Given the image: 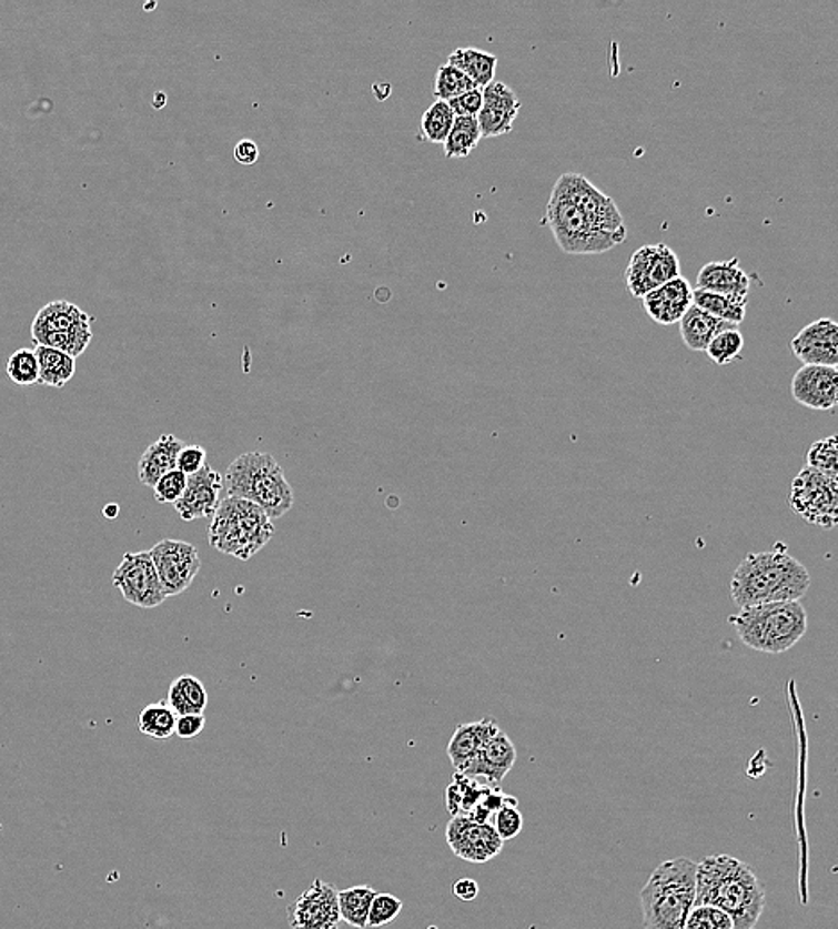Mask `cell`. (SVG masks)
Returning <instances> with one entry per match:
<instances>
[{
	"instance_id": "6da1fadb",
	"label": "cell",
	"mask_w": 838,
	"mask_h": 929,
	"mask_svg": "<svg viewBox=\"0 0 838 929\" xmlns=\"http://www.w3.org/2000/svg\"><path fill=\"white\" fill-rule=\"evenodd\" d=\"M726 911L734 929H755L765 908V888L751 867L714 855L696 867V902Z\"/></svg>"
},
{
	"instance_id": "7a4b0ae2",
	"label": "cell",
	"mask_w": 838,
	"mask_h": 929,
	"mask_svg": "<svg viewBox=\"0 0 838 929\" xmlns=\"http://www.w3.org/2000/svg\"><path fill=\"white\" fill-rule=\"evenodd\" d=\"M808 568L788 553L787 545L747 554L731 577V599L738 608L801 600L810 590Z\"/></svg>"
},
{
	"instance_id": "3957f363",
	"label": "cell",
	"mask_w": 838,
	"mask_h": 929,
	"mask_svg": "<svg viewBox=\"0 0 838 929\" xmlns=\"http://www.w3.org/2000/svg\"><path fill=\"white\" fill-rule=\"evenodd\" d=\"M696 867L688 858L662 861L640 890L646 929H685L696 902Z\"/></svg>"
},
{
	"instance_id": "277c9868",
	"label": "cell",
	"mask_w": 838,
	"mask_h": 929,
	"mask_svg": "<svg viewBox=\"0 0 838 929\" xmlns=\"http://www.w3.org/2000/svg\"><path fill=\"white\" fill-rule=\"evenodd\" d=\"M738 638L749 649L781 655L792 649L808 632L807 608L801 600L747 606L729 618Z\"/></svg>"
},
{
	"instance_id": "5b68a950",
	"label": "cell",
	"mask_w": 838,
	"mask_h": 929,
	"mask_svg": "<svg viewBox=\"0 0 838 929\" xmlns=\"http://www.w3.org/2000/svg\"><path fill=\"white\" fill-rule=\"evenodd\" d=\"M225 494L251 501L271 521L294 508V491L283 468L269 453H245L230 463L224 476Z\"/></svg>"
},
{
	"instance_id": "8992f818",
	"label": "cell",
	"mask_w": 838,
	"mask_h": 929,
	"mask_svg": "<svg viewBox=\"0 0 838 929\" xmlns=\"http://www.w3.org/2000/svg\"><path fill=\"white\" fill-rule=\"evenodd\" d=\"M274 536V524L251 501L225 495L211 517L208 541L211 547L233 558L248 562Z\"/></svg>"
},
{
	"instance_id": "52a82bcc",
	"label": "cell",
	"mask_w": 838,
	"mask_h": 929,
	"mask_svg": "<svg viewBox=\"0 0 838 929\" xmlns=\"http://www.w3.org/2000/svg\"><path fill=\"white\" fill-rule=\"evenodd\" d=\"M542 224L549 228L558 248L565 254H576V256L603 254L618 245L614 239L592 230V225L582 215V211L568 201L567 195L558 186H553Z\"/></svg>"
},
{
	"instance_id": "ba28073f",
	"label": "cell",
	"mask_w": 838,
	"mask_h": 929,
	"mask_svg": "<svg viewBox=\"0 0 838 929\" xmlns=\"http://www.w3.org/2000/svg\"><path fill=\"white\" fill-rule=\"evenodd\" d=\"M555 186H558L567 195L568 201L582 211V215L587 219L592 230L614 239L618 245L626 242L628 230L614 199L600 192L596 184H592L585 175L565 172L559 175Z\"/></svg>"
},
{
	"instance_id": "9c48e42d",
	"label": "cell",
	"mask_w": 838,
	"mask_h": 929,
	"mask_svg": "<svg viewBox=\"0 0 838 929\" xmlns=\"http://www.w3.org/2000/svg\"><path fill=\"white\" fill-rule=\"evenodd\" d=\"M788 503L808 524L834 529L838 521V479L805 467L792 481Z\"/></svg>"
},
{
	"instance_id": "30bf717a",
	"label": "cell",
	"mask_w": 838,
	"mask_h": 929,
	"mask_svg": "<svg viewBox=\"0 0 838 929\" xmlns=\"http://www.w3.org/2000/svg\"><path fill=\"white\" fill-rule=\"evenodd\" d=\"M681 275L679 258L665 243H649L633 252L624 280L633 297H646L647 293L660 289L665 283Z\"/></svg>"
},
{
	"instance_id": "8fae6325",
	"label": "cell",
	"mask_w": 838,
	"mask_h": 929,
	"mask_svg": "<svg viewBox=\"0 0 838 929\" xmlns=\"http://www.w3.org/2000/svg\"><path fill=\"white\" fill-rule=\"evenodd\" d=\"M113 586L138 608H157L166 599L149 551L125 553L113 573Z\"/></svg>"
},
{
	"instance_id": "7c38bea8",
	"label": "cell",
	"mask_w": 838,
	"mask_h": 929,
	"mask_svg": "<svg viewBox=\"0 0 838 929\" xmlns=\"http://www.w3.org/2000/svg\"><path fill=\"white\" fill-rule=\"evenodd\" d=\"M149 554L166 597L183 594L201 570L199 551L189 542L165 538L158 542Z\"/></svg>"
},
{
	"instance_id": "4fadbf2b",
	"label": "cell",
	"mask_w": 838,
	"mask_h": 929,
	"mask_svg": "<svg viewBox=\"0 0 838 929\" xmlns=\"http://www.w3.org/2000/svg\"><path fill=\"white\" fill-rule=\"evenodd\" d=\"M290 929H340L339 890L315 879L289 907Z\"/></svg>"
},
{
	"instance_id": "5bb4252c",
	"label": "cell",
	"mask_w": 838,
	"mask_h": 929,
	"mask_svg": "<svg viewBox=\"0 0 838 929\" xmlns=\"http://www.w3.org/2000/svg\"><path fill=\"white\" fill-rule=\"evenodd\" d=\"M445 838L451 851L462 860L471 864H485L499 855L503 840L495 834L494 826L488 822H477L468 815H454Z\"/></svg>"
},
{
	"instance_id": "9a60e30c",
	"label": "cell",
	"mask_w": 838,
	"mask_h": 929,
	"mask_svg": "<svg viewBox=\"0 0 838 929\" xmlns=\"http://www.w3.org/2000/svg\"><path fill=\"white\" fill-rule=\"evenodd\" d=\"M796 403L816 412H834L838 403L837 366L802 365L792 377Z\"/></svg>"
},
{
	"instance_id": "2e32d148",
	"label": "cell",
	"mask_w": 838,
	"mask_h": 929,
	"mask_svg": "<svg viewBox=\"0 0 838 929\" xmlns=\"http://www.w3.org/2000/svg\"><path fill=\"white\" fill-rule=\"evenodd\" d=\"M222 488H224V476L206 463L201 471L189 476L184 494L174 504L175 512L184 523L213 517L222 501Z\"/></svg>"
},
{
	"instance_id": "e0dca14e",
	"label": "cell",
	"mask_w": 838,
	"mask_h": 929,
	"mask_svg": "<svg viewBox=\"0 0 838 929\" xmlns=\"http://www.w3.org/2000/svg\"><path fill=\"white\" fill-rule=\"evenodd\" d=\"M521 99L503 83L494 81L483 88V108L476 117L482 138L503 137L514 131V122L521 113Z\"/></svg>"
},
{
	"instance_id": "ac0fdd59",
	"label": "cell",
	"mask_w": 838,
	"mask_h": 929,
	"mask_svg": "<svg viewBox=\"0 0 838 929\" xmlns=\"http://www.w3.org/2000/svg\"><path fill=\"white\" fill-rule=\"evenodd\" d=\"M794 356L802 365H838V325L831 319H819L805 325L790 342Z\"/></svg>"
},
{
	"instance_id": "d6986e66",
	"label": "cell",
	"mask_w": 838,
	"mask_h": 929,
	"mask_svg": "<svg viewBox=\"0 0 838 929\" xmlns=\"http://www.w3.org/2000/svg\"><path fill=\"white\" fill-rule=\"evenodd\" d=\"M515 760L517 751L514 741L509 740L508 735L499 731L486 741L482 751L477 753L476 758L460 774L467 778H485L491 787H497L506 778V774L514 769Z\"/></svg>"
},
{
	"instance_id": "ffe728a7",
	"label": "cell",
	"mask_w": 838,
	"mask_h": 929,
	"mask_svg": "<svg viewBox=\"0 0 838 929\" xmlns=\"http://www.w3.org/2000/svg\"><path fill=\"white\" fill-rule=\"evenodd\" d=\"M642 303L650 321H655L656 324H678L681 316L688 312V307L694 304V286L679 275L660 289L647 293L646 297H642Z\"/></svg>"
},
{
	"instance_id": "44dd1931",
	"label": "cell",
	"mask_w": 838,
	"mask_h": 929,
	"mask_svg": "<svg viewBox=\"0 0 838 929\" xmlns=\"http://www.w3.org/2000/svg\"><path fill=\"white\" fill-rule=\"evenodd\" d=\"M751 277L740 269L738 258L729 262H710L697 274L696 290L720 293L728 297L747 299Z\"/></svg>"
},
{
	"instance_id": "7402d4cb",
	"label": "cell",
	"mask_w": 838,
	"mask_h": 929,
	"mask_svg": "<svg viewBox=\"0 0 838 929\" xmlns=\"http://www.w3.org/2000/svg\"><path fill=\"white\" fill-rule=\"evenodd\" d=\"M499 731V726L491 717L458 726L447 746V756L456 773H462L476 758L477 753L482 751L486 741Z\"/></svg>"
},
{
	"instance_id": "603a6c76",
	"label": "cell",
	"mask_w": 838,
	"mask_h": 929,
	"mask_svg": "<svg viewBox=\"0 0 838 929\" xmlns=\"http://www.w3.org/2000/svg\"><path fill=\"white\" fill-rule=\"evenodd\" d=\"M183 447V440L175 438L174 435H161L154 444L149 445L138 462V477L142 485L154 488L161 476L174 471L179 451Z\"/></svg>"
},
{
	"instance_id": "cb8c5ba5",
	"label": "cell",
	"mask_w": 838,
	"mask_h": 929,
	"mask_svg": "<svg viewBox=\"0 0 838 929\" xmlns=\"http://www.w3.org/2000/svg\"><path fill=\"white\" fill-rule=\"evenodd\" d=\"M678 324L683 342L690 351H696V353L706 351L711 340L723 331L738 330V325L715 319L710 313L703 312L694 304L688 307V312L681 316Z\"/></svg>"
},
{
	"instance_id": "d4e9b609",
	"label": "cell",
	"mask_w": 838,
	"mask_h": 929,
	"mask_svg": "<svg viewBox=\"0 0 838 929\" xmlns=\"http://www.w3.org/2000/svg\"><path fill=\"white\" fill-rule=\"evenodd\" d=\"M84 322H92V319L81 307L69 303V301H52V303L46 304L34 316L31 325V336L69 331L75 325L84 324Z\"/></svg>"
},
{
	"instance_id": "484cf974",
	"label": "cell",
	"mask_w": 838,
	"mask_h": 929,
	"mask_svg": "<svg viewBox=\"0 0 838 929\" xmlns=\"http://www.w3.org/2000/svg\"><path fill=\"white\" fill-rule=\"evenodd\" d=\"M447 63L453 64L454 69L462 70L472 83L477 88H485L494 83L495 70H497V58L491 52L479 51V49H472V47H463L456 49L450 55Z\"/></svg>"
},
{
	"instance_id": "4316f807",
	"label": "cell",
	"mask_w": 838,
	"mask_h": 929,
	"mask_svg": "<svg viewBox=\"0 0 838 929\" xmlns=\"http://www.w3.org/2000/svg\"><path fill=\"white\" fill-rule=\"evenodd\" d=\"M166 705L178 715H202L208 706V691L195 676H181L169 688Z\"/></svg>"
},
{
	"instance_id": "83f0119b",
	"label": "cell",
	"mask_w": 838,
	"mask_h": 929,
	"mask_svg": "<svg viewBox=\"0 0 838 929\" xmlns=\"http://www.w3.org/2000/svg\"><path fill=\"white\" fill-rule=\"evenodd\" d=\"M34 354L38 357V366H40V377L38 383L46 386H54V388H63L75 374V360L69 354L60 353L51 347H43L37 345Z\"/></svg>"
},
{
	"instance_id": "f1b7e54d",
	"label": "cell",
	"mask_w": 838,
	"mask_h": 929,
	"mask_svg": "<svg viewBox=\"0 0 838 929\" xmlns=\"http://www.w3.org/2000/svg\"><path fill=\"white\" fill-rule=\"evenodd\" d=\"M376 893V890L368 885H357V887L340 890L339 908L342 920L356 929L367 928L368 911Z\"/></svg>"
},
{
	"instance_id": "f546056e",
	"label": "cell",
	"mask_w": 838,
	"mask_h": 929,
	"mask_svg": "<svg viewBox=\"0 0 838 929\" xmlns=\"http://www.w3.org/2000/svg\"><path fill=\"white\" fill-rule=\"evenodd\" d=\"M694 306L728 324L740 325L746 319L747 299L728 297L720 293L694 289Z\"/></svg>"
},
{
	"instance_id": "4dcf8cb0",
	"label": "cell",
	"mask_w": 838,
	"mask_h": 929,
	"mask_svg": "<svg viewBox=\"0 0 838 929\" xmlns=\"http://www.w3.org/2000/svg\"><path fill=\"white\" fill-rule=\"evenodd\" d=\"M92 322H84V324L75 325L69 331H58V333H43L32 336V342L43 347H51L60 353L69 354V356L78 357L87 351L88 345L92 342Z\"/></svg>"
},
{
	"instance_id": "1f68e13d",
	"label": "cell",
	"mask_w": 838,
	"mask_h": 929,
	"mask_svg": "<svg viewBox=\"0 0 838 929\" xmlns=\"http://www.w3.org/2000/svg\"><path fill=\"white\" fill-rule=\"evenodd\" d=\"M482 142V131L476 117H456L450 137L444 142L445 158L462 160L471 156V152Z\"/></svg>"
},
{
	"instance_id": "d6a6232c",
	"label": "cell",
	"mask_w": 838,
	"mask_h": 929,
	"mask_svg": "<svg viewBox=\"0 0 838 929\" xmlns=\"http://www.w3.org/2000/svg\"><path fill=\"white\" fill-rule=\"evenodd\" d=\"M175 720L178 715L166 703H154L140 711L138 728L148 737L166 740L175 733Z\"/></svg>"
},
{
	"instance_id": "836d02e7",
	"label": "cell",
	"mask_w": 838,
	"mask_h": 929,
	"mask_svg": "<svg viewBox=\"0 0 838 929\" xmlns=\"http://www.w3.org/2000/svg\"><path fill=\"white\" fill-rule=\"evenodd\" d=\"M488 788L474 784L472 778L456 773L453 785L447 788V808L454 815H468L485 797Z\"/></svg>"
},
{
	"instance_id": "e575fe53",
	"label": "cell",
	"mask_w": 838,
	"mask_h": 929,
	"mask_svg": "<svg viewBox=\"0 0 838 929\" xmlns=\"http://www.w3.org/2000/svg\"><path fill=\"white\" fill-rule=\"evenodd\" d=\"M453 111L444 101H435L424 111L421 120L422 137L431 143H444L454 124Z\"/></svg>"
},
{
	"instance_id": "d590c367",
	"label": "cell",
	"mask_w": 838,
	"mask_h": 929,
	"mask_svg": "<svg viewBox=\"0 0 838 929\" xmlns=\"http://www.w3.org/2000/svg\"><path fill=\"white\" fill-rule=\"evenodd\" d=\"M477 88L472 83L471 79L462 72V70L454 69L453 64H442L441 69L436 70L435 88H433V95L436 101L450 102L463 93L471 92Z\"/></svg>"
},
{
	"instance_id": "8d00e7d4",
	"label": "cell",
	"mask_w": 838,
	"mask_h": 929,
	"mask_svg": "<svg viewBox=\"0 0 838 929\" xmlns=\"http://www.w3.org/2000/svg\"><path fill=\"white\" fill-rule=\"evenodd\" d=\"M744 336L738 330L723 331L711 340L705 353L708 354L711 362L724 366L728 363L735 362L743 354Z\"/></svg>"
},
{
	"instance_id": "74e56055",
	"label": "cell",
	"mask_w": 838,
	"mask_h": 929,
	"mask_svg": "<svg viewBox=\"0 0 838 929\" xmlns=\"http://www.w3.org/2000/svg\"><path fill=\"white\" fill-rule=\"evenodd\" d=\"M807 467L838 479V440L837 436L819 440L811 445L807 454Z\"/></svg>"
},
{
	"instance_id": "f35d334b",
	"label": "cell",
	"mask_w": 838,
	"mask_h": 929,
	"mask_svg": "<svg viewBox=\"0 0 838 929\" xmlns=\"http://www.w3.org/2000/svg\"><path fill=\"white\" fill-rule=\"evenodd\" d=\"M8 376L14 385H37L38 377H40V366H38V357L34 351H31V349L14 351L10 356V362H8Z\"/></svg>"
},
{
	"instance_id": "ab89813d",
	"label": "cell",
	"mask_w": 838,
	"mask_h": 929,
	"mask_svg": "<svg viewBox=\"0 0 838 929\" xmlns=\"http://www.w3.org/2000/svg\"><path fill=\"white\" fill-rule=\"evenodd\" d=\"M685 929H734V920L719 908L694 905L685 920Z\"/></svg>"
},
{
	"instance_id": "60d3db41",
	"label": "cell",
	"mask_w": 838,
	"mask_h": 929,
	"mask_svg": "<svg viewBox=\"0 0 838 929\" xmlns=\"http://www.w3.org/2000/svg\"><path fill=\"white\" fill-rule=\"evenodd\" d=\"M403 907L404 902L392 893H376L368 911L367 928L377 929L390 925L392 920L397 919Z\"/></svg>"
},
{
	"instance_id": "b9f144b4",
	"label": "cell",
	"mask_w": 838,
	"mask_h": 929,
	"mask_svg": "<svg viewBox=\"0 0 838 929\" xmlns=\"http://www.w3.org/2000/svg\"><path fill=\"white\" fill-rule=\"evenodd\" d=\"M494 829L495 834L499 835L501 840H512L518 837L524 828V819L521 811H518L517 802H509L504 805L501 810L494 814Z\"/></svg>"
},
{
	"instance_id": "7bdbcfd3",
	"label": "cell",
	"mask_w": 838,
	"mask_h": 929,
	"mask_svg": "<svg viewBox=\"0 0 838 929\" xmlns=\"http://www.w3.org/2000/svg\"><path fill=\"white\" fill-rule=\"evenodd\" d=\"M186 481L189 476H184L183 472L174 471L166 472L165 476H161L154 485V497L161 504H175L181 499L186 488Z\"/></svg>"
},
{
	"instance_id": "ee69618b",
	"label": "cell",
	"mask_w": 838,
	"mask_h": 929,
	"mask_svg": "<svg viewBox=\"0 0 838 929\" xmlns=\"http://www.w3.org/2000/svg\"><path fill=\"white\" fill-rule=\"evenodd\" d=\"M206 450L201 445H184L183 450L179 451L175 468L183 472L184 476H193L206 465Z\"/></svg>"
},
{
	"instance_id": "f6af8a7d",
	"label": "cell",
	"mask_w": 838,
	"mask_h": 929,
	"mask_svg": "<svg viewBox=\"0 0 838 929\" xmlns=\"http://www.w3.org/2000/svg\"><path fill=\"white\" fill-rule=\"evenodd\" d=\"M447 104H450L454 117H477L483 108V90L482 88H474L471 92L456 97Z\"/></svg>"
},
{
	"instance_id": "bcb514c9",
	"label": "cell",
	"mask_w": 838,
	"mask_h": 929,
	"mask_svg": "<svg viewBox=\"0 0 838 929\" xmlns=\"http://www.w3.org/2000/svg\"><path fill=\"white\" fill-rule=\"evenodd\" d=\"M204 726H206L204 715H179L178 720H175V735L189 740V738L201 735Z\"/></svg>"
},
{
	"instance_id": "7dc6e473",
	"label": "cell",
	"mask_w": 838,
	"mask_h": 929,
	"mask_svg": "<svg viewBox=\"0 0 838 929\" xmlns=\"http://www.w3.org/2000/svg\"><path fill=\"white\" fill-rule=\"evenodd\" d=\"M260 158V149L252 140H242L234 147V160L242 165H254Z\"/></svg>"
},
{
	"instance_id": "c3c4849f",
	"label": "cell",
	"mask_w": 838,
	"mask_h": 929,
	"mask_svg": "<svg viewBox=\"0 0 838 929\" xmlns=\"http://www.w3.org/2000/svg\"><path fill=\"white\" fill-rule=\"evenodd\" d=\"M453 893L460 901L471 902L479 896V885L471 878L458 879L453 885Z\"/></svg>"
},
{
	"instance_id": "681fc988",
	"label": "cell",
	"mask_w": 838,
	"mask_h": 929,
	"mask_svg": "<svg viewBox=\"0 0 838 929\" xmlns=\"http://www.w3.org/2000/svg\"><path fill=\"white\" fill-rule=\"evenodd\" d=\"M119 506L117 504H110V506H105L104 515L108 518H115L119 515Z\"/></svg>"
}]
</instances>
